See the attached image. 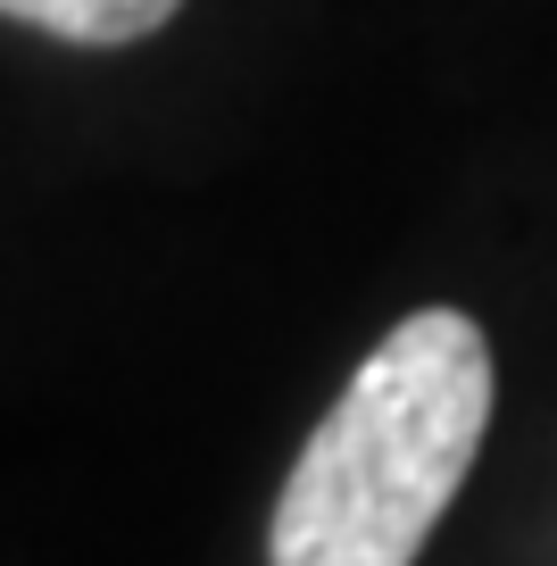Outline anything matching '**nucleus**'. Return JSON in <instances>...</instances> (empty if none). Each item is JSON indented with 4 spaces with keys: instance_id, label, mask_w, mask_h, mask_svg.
<instances>
[{
    "instance_id": "nucleus-2",
    "label": "nucleus",
    "mask_w": 557,
    "mask_h": 566,
    "mask_svg": "<svg viewBox=\"0 0 557 566\" xmlns=\"http://www.w3.org/2000/svg\"><path fill=\"white\" fill-rule=\"evenodd\" d=\"M183 0H0V18L34 25L51 42H75V51H125V42L158 34Z\"/></svg>"
},
{
    "instance_id": "nucleus-1",
    "label": "nucleus",
    "mask_w": 557,
    "mask_h": 566,
    "mask_svg": "<svg viewBox=\"0 0 557 566\" xmlns=\"http://www.w3.org/2000/svg\"><path fill=\"white\" fill-rule=\"evenodd\" d=\"M491 424V342L466 308L400 317L292 459L266 566H417Z\"/></svg>"
}]
</instances>
